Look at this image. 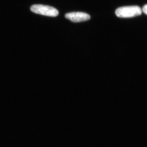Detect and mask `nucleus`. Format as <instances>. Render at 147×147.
Returning <instances> with one entry per match:
<instances>
[{"mask_svg":"<svg viewBox=\"0 0 147 147\" xmlns=\"http://www.w3.org/2000/svg\"><path fill=\"white\" fill-rule=\"evenodd\" d=\"M142 13V9L138 6H127L119 7L116 10V14L120 18H131L140 16Z\"/></svg>","mask_w":147,"mask_h":147,"instance_id":"nucleus-1","label":"nucleus"},{"mask_svg":"<svg viewBox=\"0 0 147 147\" xmlns=\"http://www.w3.org/2000/svg\"><path fill=\"white\" fill-rule=\"evenodd\" d=\"M30 10L37 14L51 17H55L59 14V11L55 8L42 4H34L31 7Z\"/></svg>","mask_w":147,"mask_h":147,"instance_id":"nucleus-2","label":"nucleus"},{"mask_svg":"<svg viewBox=\"0 0 147 147\" xmlns=\"http://www.w3.org/2000/svg\"><path fill=\"white\" fill-rule=\"evenodd\" d=\"M65 17L74 23L86 21L90 19V16L89 14L83 12L68 13L65 14Z\"/></svg>","mask_w":147,"mask_h":147,"instance_id":"nucleus-3","label":"nucleus"},{"mask_svg":"<svg viewBox=\"0 0 147 147\" xmlns=\"http://www.w3.org/2000/svg\"><path fill=\"white\" fill-rule=\"evenodd\" d=\"M142 12L144 13L145 14H146V15H147V4L143 6V8L142 9Z\"/></svg>","mask_w":147,"mask_h":147,"instance_id":"nucleus-4","label":"nucleus"}]
</instances>
